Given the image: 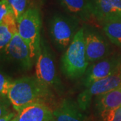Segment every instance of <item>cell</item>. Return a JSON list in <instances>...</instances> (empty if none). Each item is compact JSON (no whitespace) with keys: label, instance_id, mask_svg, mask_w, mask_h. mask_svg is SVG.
Instances as JSON below:
<instances>
[{"label":"cell","instance_id":"6da1fadb","mask_svg":"<svg viewBox=\"0 0 121 121\" xmlns=\"http://www.w3.org/2000/svg\"><path fill=\"white\" fill-rule=\"evenodd\" d=\"M53 98L52 90L44 85L36 75L24 76L14 80L8 99L18 112L36 102L47 104Z\"/></svg>","mask_w":121,"mask_h":121},{"label":"cell","instance_id":"7a4b0ae2","mask_svg":"<svg viewBox=\"0 0 121 121\" xmlns=\"http://www.w3.org/2000/svg\"><path fill=\"white\" fill-rule=\"evenodd\" d=\"M84 27L80 28L60 60V69L66 78L74 79L85 75L88 68Z\"/></svg>","mask_w":121,"mask_h":121},{"label":"cell","instance_id":"3957f363","mask_svg":"<svg viewBox=\"0 0 121 121\" xmlns=\"http://www.w3.org/2000/svg\"><path fill=\"white\" fill-rule=\"evenodd\" d=\"M41 25L40 11L35 8L28 9L17 21L18 34L29 47L34 61L40 49Z\"/></svg>","mask_w":121,"mask_h":121},{"label":"cell","instance_id":"277c9868","mask_svg":"<svg viewBox=\"0 0 121 121\" xmlns=\"http://www.w3.org/2000/svg\"><path fill=\"white\" fill-rule=\"evenodd\" d=\"M79 19L71 16L57 13L49 22L48 32L55 47L60 51H64L72 42L78 30Z\"/></svg>","mask_w":121,"mask_h":121},{"label":"cell","instance_id":"5b68a950","mask_svg":"<svg viewBox=\"0 0 121 121\" xmlns=\"http://www.w3.org/2000/svg\"><path fill=\"white\" fill-rule=\"evenodd\" d=\"M36 76L51 90L59 94L63 92L64 87L56 72L54 56L44 40H41L40 49L36 59Z\"/></svg>","mask_w":121,"mask_h":121},{"label":"cell","instance_id":"8992f818","mask_svg":"<svg viewBox=\"0 0 121 121\" xmlns=\"http://www.w3.org/2000/svg\"><path fill=\"white\" fill-rule=\"evenodd\" d=\"M121 86V65L110 75L98 80L86 87L78 96L77 102L83 111H86L94 98Z\"/></svg>","mask_w":121,"mask_h":121},{"label":"cell","instance_id":"52a82bcc","mask_svg":"<svg viewBox=\"0 0 121 121\" xmlns=\"http://www.w3.org/2000/svg\"><path fill=\"white\" fill-rule=\"evenodd\" d=\"M4 53L8 60L24 71L31 69L35 62L31 56L29 47L18 34V32L14 34Z\"/></svg>","mask_w":121,"mask_h":121},{"label":"cell","instance_id":"ba28073f","mask_svg":"<svg viewBox=\"0 0 121 121\" xmlns=\"http://www.w3.org/2000/svg\"><path fill=\"white\" fill-rule=\"evenodd\" d=\"M84 38L89 63H93L110 56V44L107 40L97 30L90 27H84Z\"/></svg>","mask_w":121,"mask_h":121},{"label":"cell","instance_id":"9c48e42d","mask_svg":"<svg viewBox=\"0 0 121 121\" xmlns=\"http://www.w3.org/2000/svg\"><path fill=\"white\" fill-rule=\"evenodd\" d=\"M121 65V56L116 55L108 56L91 63L85 73L83 79V86L88 87L95 82L110 75Z\"/></svg>","mask_w":121,"mask_h":121},{"label":"cell","instance_id":"30bf717a","mask_svg":"<svg viewBox=\"0 0 121 121\" xmlns=\"http://www.w3.org/2000/svg\"><path fill=\"white\" fill-rule=\"evenodd\" d=\"M93 16L102 24L121 20V0H91Z\"/></svg>","mask_w":121,"mask_h":121},{"label":"cell","instance_id":"8fae6325","mask_svg":"<svg viewBox=\"0 0 121 121\" xmlns=\"http://www.w3.org/2000/svg\"><path fill=\"white\" fill-rule=\"evenodd\" d=\"M55 121H92L84 114L78 102L65 98L52 110Z\"/></svg>","mask_w":121,"mask_h":121},{"label":"cell","instance_id":"7c38bea8","mask_svg":"<svg viewBox=\"0 0 121 121\" xmlns=\"http://www.w3.org/2000/svg\"><path fill=\"white\" fill-rule=\"evenodd\" d=\"M12 121H55L52 110L43 102H36L26 106Z\"/></svg>","mask_w":121,"mask_h":121},{"label":"cell","instance_id":"4fadbf2b","mask_svg":"<svg viewBox=\"0 0 121 121\" xmlns=\"http://www.w3.org/2000/svg\"><path fill=\"white\" fill-rule=\"evenodd\" d=\"M68 14L82 21H87L93 16L91 0H59Z\"/></svg>","mask_w":121,"mask_h":121},{"label":"cell","instance_id":"5bb4252c","mask_svg":"<svg viewBox=\"0 0 121 121\" xmlns=\"http://www.w3.org/2000/svg\"><path fill=\"white\" fill-rule=\"evenodd\" d=\"M92 104L94 112L120 107L121 106V86L94 97Z\"/></svg>","mask_w":121,"mask_h":121},{"label":"cell","instance_id":"9a60e30c","mask_svg":"<svg viewBox=\"0 0 121 121\" xmlns=\"http://www.w3.org/2000/svg\"><path fill=\"white\" fill-rule=\"evenodd\" d=\"M103 30L110 41L121 48V20L104 24Z\"/></svg>","mask_w":121,"mask_h":121},{"label":"cell","instance_id":"2e32d148","mask_svg":"<svg viewBox=\"0 0 121 121\" xmlns=\"http://www.w3.org/2000/svg\"><path fill=\"white\" fill-rule=\"evenodd\" d=\"M17 32V25L9 26L4 23H0V48L1 52H4L14 34Z\"/></svg>","mask_w":121,"mask_h":121},{"label":"cell","instance_id":"e0dca14e","mask_svg":"<svg viewBox=\"0 0 121 121\" xmlns=\"http://www.w3.org/2000/svg\"><path fill=\"white\" fill-rule=\"evenodd\" d=\"M94 121H121V106L118 108L94 112Z\"/></svg>","mask_w":121,"mask_h":121},{"label":"cell","instance_id":"ac0fdd59","mask_svg":"<svg viewBox=\"0 0 121 121\" xmlns=\"http://www.w3.org/2000/svg\"><path fill=\"white\" fill-rule=\"evenodd\" d=\"M16 20H18L28 9L30 0H8Z\"/></svg>","mask_w":121,"mask_h":121},{"label":"cell","instance_id":"d6986e66","mask_svg":"<svg viewBox=\"0 0 121 121\" xmlns=\"http://www.w3.org/2000/svg\"><path fill=\"white\" fill-rule=\"evenodd\" d=\"M13 82L12 78L6 75L3 72L0 74V94L1 98H8V95Z\"/></svg>","mask_w":121,"mask_h":121},{"label":"cell","instance_id":"ffe728a7","mask_svg":"<svg viewBox=\"0 0 121 121\" xmlns=\"http://www.w3.org/2000/svg\"><path fill=\"white\" fill-rule=\"evenodd\" d=\"M13 12L12 9L8 0H1L0 1V20L3 19L5 16Z\"/></svg>","mask_w":121,"mask_h":121},{"label":"cell","instance_id":"44dd1931","mask_svg":"<svg viewBox=\"0 0 121 121\" xmlns=\"http://www.w3.org/2000/svg\"><path fill=\"white\" fill-rule=\"evenodd\" d=\"M16 115L17 113L10 112L4 116L0 117V121H12L13 118L16 117Z\"/></svg>","mask_w":121,"mask_h":121}]
</instances>
